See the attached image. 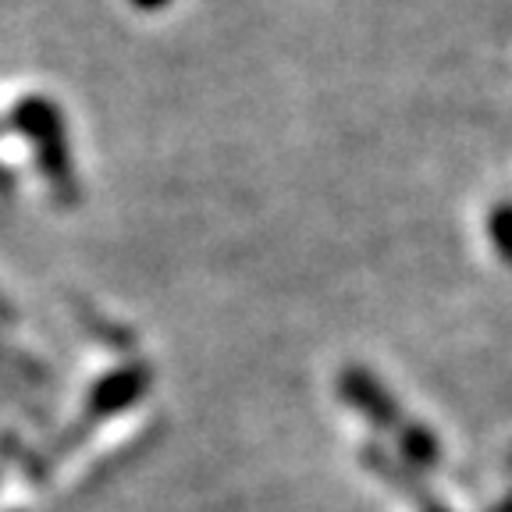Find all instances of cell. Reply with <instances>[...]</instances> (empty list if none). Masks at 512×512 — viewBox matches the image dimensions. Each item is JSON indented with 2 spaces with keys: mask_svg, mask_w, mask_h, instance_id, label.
Returning a JSON list of instances; mask_svg holds the SVG:
<instances>
[{
  "mask_svg": "<svg viewBox=\"0 0 512 512\" xmlns=\"http://www.w3.org/2000/svg\"><path fill=\"white\" fill-rule=\"evenodd\" d=\"M11 128H15L18 136L29 139L32 153H36V164H40L50 189L64 203L79 200V182H75L72 150H68V132H64L61 107H54L43 96H25V100L15 104V111H11Z\"/></svg>",
  "mask_w": 512,
  "mask_h": 512,
  "instance_id": "1",
  "label": "cell"
},
{
  "mask_svg": "<svg viewBox=\"0 0 512 512\" xmlns=\"http://www.w3.org/2000/svg\"><path fill=\"white\" fill-rule=\"evenodd\" d=\"M338 388H342L345 402H349L352 409H360L370 424H377V427L399 424V406H395V399L388 395V388H384L370 370H363V367L342 370Z\"/></svg>",
  "mask_w": 512,
  "mask_h": 512,
  "instance_id": "2",
  "label": "cell"
},
{
  "mask_svg": "<svg viewBox=\"0 0 512 512\" xmlns=\"http://www.w3.org/2000/svg\"><path fill=\"white\" fill-rule=\"evenodd\" d=\"M150 384V370L132 363V367L111 370L104 381H96L93 395H89V413L93 416H114L121 409H128Z\"/></svg>",
  "mask_w": 512,
  "mask_h": 512,
  "instance_id": "3",
  "label": "cell"
},
{
  "mask_svg": "<svg viewBox=\"0 0 512 512\" xmlns=\"http://www.w3.org/2000/svg\"><path fill=\"white\" fill-rule=\"evenodd\" d=\"M488 228H491V242H495L498 256L512 267V203H498V207L491 210Z\"/></svg>",
  "mask_w": 512,
  "mask_h": 512,
  "instance_id": "4",
  "label": "cell"
},
{
  "mask_svg": "<svg viewBox=\"0 0 512 512\" xmlns=\"http://www.w3.org/2000/svg\"><path fill=\"white\" fill-rule=\"evenodd\" d=\"M402 445H406V456L416 463L431 466L438 459V441L427 434V427H402Z\"/></svg>",
  "mask_w": 512,
  "mask_h": 512,
  "instance_id": "5",
  "label": "cell"
},
{
  "mask_svg": "<svg viewBox=\"0 0 512 512\" xmlns=\"http://www.w3.org/2000/svg\"><path fill=\"white\" fill-rule=\"evenodd\" d=\"M139 11H160V8H168L171 0H132Z\"/></svg>",
  "mask_w": 512,
  "mask_h": 512,
  "instance_id": "6",
  "label": "cell"
},
{
  "mask_svg": "<svg viewBox=\"0 0 512 512\" xmlns=\"http://www.w3.org/2000/svg\"><path fill=\"white\" fill-rule=\"evenodd\" d=\"M11 320H15V306L0 296V324H11Z\"/></svg>",
  "mask_w": 512,
  "mask_h": 512,
  "instance_id": "7",
  "label": "cell"
}]
</instances>
